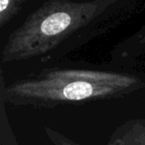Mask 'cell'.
<instances>
[{
    "instance_id": "6",
    "label": "cell",
    "mask_w": 145,
    "mask_h": 145,
    "mask_svg": "<svg viewBox=\"0 0 145 145\" xmlns=\"http://www.w3.org/2000/svg\"><path fill=\"white\" fill-rule=\"evenodd\" d=\"M43 131L53 145H81L50 125H44Z\"/></svg>"
},
{
    "instance_id": "7",
    "label": "cell",
    "mask_w": 145,
    "mask_h": 145,
    "mask_svg": "<svg viewBox=\"0 0 145 145\" xmlns=\"http://www.w3.org/2000/svg\"><path fill=\"white\" fill-rule=\"evenodd\" d=\"M140 42H145V32L143 33V35L141 36V39H140Z\"/></svg>"
},
{
    "instance_id": "2",
    "label": "cell",
    "mask_w": 145,
    "mask_h": 145,
    "mask_svg": "<svg viewBox=\"0 0 145 145\" xmlns=\"http://www.w3.org/2000/svg\"><path fill=\"white\" fill-rule=\"evenodd\" d=\"M114 2L116 0H47L10 34L1 62L26 60L51 52Z\"/></svg>"
},
{
    "instance_id": "5",
    "label": "cell",
    "mask_w": 145,
    "mask_h": 145,
    "mask_svg": "<svg viewBox=\"0 0 145 145\" xmlns=\"http://www.w3.org/2000/svg\"><path fill=\"white\" fill-rule=\"evenodd\" d=\"M1 103V145H19L5 114V102L0 98Z\"/></svg>"
},
{
    "instance_id": "3",
    "label": "cell",
    "mask_w": 145,
    "mask_h": 145,
    "mask_svg": "<svg viewBox=\"0 0 145 145\" xmlns=\"http://www.w3.org/2000/svg\"><path fill=\"white\" fill-rule=\"evenodd\" d=\"M107 145H145V118H132L115 128Z\"/></svg>"
},
{
    "instance_id": "1",
    "label": "cell",
    "mask_w": 145,
    "mask_h": 145,
    "mask_svg": "<svg viewBox=\"0 0 145 145\" xmlns=\"http://www.w3.org/2000/svg\"><path fill=\"white\" fill-rule=\"evenodd\" d=\"M137 76L91 69H45L5 86L0 97L14 107L54 109L125 98L144 88Z\"/></svg>"
},
{
    "instance_id": "4",
    "label": "cell",
    "mask_w": 145,
    "mask_h": 145,
    "mask_svg": "<svg viewBox=\"0 0 145 145\" xmlns=\"http://www.w3.org/2000/svg\"><path fill=\"white\" fill-rule=\"evenodd\" d=\"M27 0H0V28L9 23L21 10Z\"/></svg>"
}]
</instances>
